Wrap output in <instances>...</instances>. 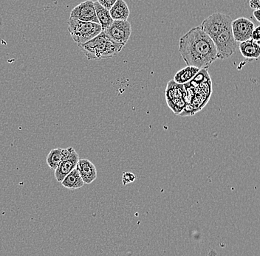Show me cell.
<instances>
[{"instance_id": "obj_1", "label": "cell", "mask_w": 260, "mask_h": 256, "mask_svg": "<svg viewBox=\"0 0 260 256\" xmlns=\"http://www.w3.org/2000/svg\"><path fill=\"white\" fill-rule=\"evenodd\" d=\"M179 52L187 66L200 69H207L217 59L214 42L201 27H193L180 38Z\"/></svg>"}, {"instance_id": "obj_11", "label": "cell", "mask_w": 260, "mask_h": 256, "mask_svg": "<svg viewBox=\"0 0 260 256\" xmlns=\"http://www.w3.org/2000/svg\"><path fill=\"white\" fill-rule=\"evenodd\" d=\"M76 168L85 184H91L96 179V167L89 160L87 159L79 160L76 165Z\"/></svg>"}, {"instance_id": "obj_22", "label": "cell", "mask_w": 260, "mask_h": 256, "mask_svg": "<svg viewBox=\"0 0 260 256\" xmlns=\"http://www.w3.org/2000/svg\"><path fill=\"white\" fill-rule=\"evenodd\" d=\"M253 16L257 22H260V9L255 10L253 11Z\"/></svg>"}, {"instance_id": "obj_3", "label": "cell", "mask_w": 260, "mask_h": 256, "mask_svg": "<svg viewBox=\"0 0 260 256\" xmlns=\"http://www.w3.org/2000/svg\"><path fill=\"white\" fill-rule=\"evenodd\" d=\"M68 24V31L78 45L89 42L102 31L100 24L84 22L76 18L70 17Z\"/></svg>"}, {"instance_id": "obj_6", "label": "cell", "mask_w": 260, "mask_h": 256, "mask_svg": "<svg viewBox=\"0 0 260 256\" xmlns=\"http://www.w3.org/2000/svg\"><path fill=\"white\" fill-rule=\"evenodd\" d=\"M184 87L174 80L170 81L166 90V98L169 106L176 114L181 113L186 106Z\"/></svg>"}, {"instance_id": "obj_23", "label": "cell", "mask_w": 260, "mask_h": 256, "mask_svg": "<svg viewBox=\"0 0 260 256\" xmlns=\"http://www.w3.org/2000/svg\"><path fill=\"white\" fill-rule=\"evenodd\" d=\"M257 42L258 45H259V46L260 47V40L259 41H256Z\"/></svg>"}, {"instance_id": "obj_19", "label": "cell", "mask_w": 260, "mask_h": 256, "mask_svg": "<svg viewBox=\"0 0 260 256\" xmlns=\"http://www.w3.org/2000/svg\"><path fill=\"white\" fill-rule=\"evenodd\" d=\"M117 0H97L98 3L101 6L105 7V9H108L110 11V9L114 6Z\"/></svg>"}, {"instance_id": "obj_20", "label": "cell", "mask_w": 260, "mask_h": 256, "mask_svg": "<svg viewBox=\"0 0 260 256\" xmlns=\"http://www.w3.org/2000/svg\"><path fill=\"white\" fill-rule=\"evenodd\" d=\"M251 39L256 42L260 40V25L253 29L251 34Z\"/></svg>"}, {"instance_id": "obj_10", "label": "cell", "mask_w": 260, "mask_h": 256, "mask_svg": "<svg viewBox=\"0 0 260 256\" xmlns=\"http://www.w3.org/2000/svg\"><path fill=\"white\" fill-rule=\"evenodd\" d=\"M70 17L76 18L84 22H95L99 24L94 2L92 0H87L76 6L71 11Z\"/></svg>"}, {"instance_id": "obj_7", "label": "cell", "mask_w": 260, "mask_h": 256, "mask_svg": "<svg viewBox=\"0 0 260 256\" xmlns=\"http://www.w3.org/2000/svg\"><path fill=\"white\" fill-rule=\"evenodd\" d=\"M104 31L114 42L124 46L131 35L132 25L127 20H114L111 25Z\"/></svg>"}, {"instance_id": "obj_8", "label": "cell", "mask_w": 260, "mask_h": 256, "mask_svg": "<svg viewBox=\"0 0 260 256\" xmlns=\"http://www.w3.org/2000/svg\"><path fill=\"white\" fill-rule=\"evenodd\" d=\"M79 160V155L73 147L65 149L64 156L55 170V177L58 182H62L65 176L76 168Z\"/></svg>"}, {"instance_id": "obj_21", "label": "cell", "mask_w": 260, "mask_h": 256, "mask_svg": "<svg viewBox=\"0 0 260 256\" xmlns=\"http://www.w3.org/2000/svg\"><path fill=\"white\" fill-rule=\"evenodd\" d=\"M249 6L252 9H260V0H250Z\"/></svg>"}, {"instance_id": "obj_9", "label": "cell", "mask_w": 260, "mask_h": 256, "mask_svg": "<svg viewBox=\"0 0 260 256\" xmlns=\"http://www.w3.org/2000/svg\"><path fill=\"white\" fill-rule=\"evenodd\" d=\"M255 25L250 19L240 17L232 20V30L236 41L242 42L251 39V34Z\"/></svg>"}, {"instance_id": "obj_4", "label": "cell", "mask_w": 260, "mask_h": 256, "mask_svg": "<svg viewBox=\"0 0 260 256\" xmlns=\"http://www.w3.org/2000/svg\"><path fill=\"white\" fill-rule=\"evenodd\" d=\"M232 23L230 16L214 13L205 19L200 27L213 40L221 32L232 27Z\"/></svg>"}, {"instance_id": "obj_5", "label": "cell", "mask_w": 260, "mask_h": 256, "mask_svg": "<svg viewBox=\"0 0 260 256\" xmlns=\"http://www.w3.org/2000/svg\"><path fill=\"white\" fill-rule=\"evenodd\" d=\"M217 49V59H225L232 57L239 47L236 41L232 27L223 30L213 40Z\"/></svg>"}, {"instance_id": "obj_13", "label": "cell", "mask_w": 260, "mask_h": 256, "mask_svg": "<svg viewBox=\"0 0 260 256\" xmlns=\"http://www.w3.org/2000/svg\"><path fill=\"white\" fill-rule=\"evenodd\" d=\"M110 13L113 20L126 21L130 14L129 7L124 0H117L110 9Z\"/></svg>"}, {"instance_id": "obj_18", "label": "cell", "mask_w": 260, "mask_h": 256, "mask_svg": "<svg viewBox=\"0 0 260 256\" xmlns=\"http://www.w3.org/2000/svg\"><path fill=\"white\" fill-rule=\"evenodd\" d=\"M122 179H123V186H126V185L129 184V183L134 182L136 180V176L133 173L124 172L123 173Z\"/></svg>"}, {"instance_id": "obj_16", "label": "cell", "mask_w": 260, "mask_h": 256, "mask_svg": "<svg viewBox=\"0 0 260 256\" xmlns=\"http://www.w3.org/2000/svg\"><path fill=\"white\" fill-rule=\"evenodd\" d=\"M201 70L199 68L192 66H187L178 71L174 77V81L178 84H185L194 79L195 76Z\"/></svg>"}, {"instance_id": "obj_15", "label": "cell", "mask_w": 260, "mask_h": 256, "mask_svg": "<svg viewBox=\"0 0 260 256\" xmlns=\"http://www.w3.org/2000/svg\"><path fill=\"white\" fill-rule=\"evenodd\" d=\"M94 6L99 24L102 26V30H105L113 23V19L110 15V11L101 6L98 2H94Z\"/></svg>"}, {"instance_id": "obj_17", "label": "cell", "mask_w": 260, "mask_h": 256, "mask_svg": "<svg viewBox=\"0 0 260 256\" xmlns=\"http://www.w3.org/2000/svg\"><path fill=\"white\" fill-rule=\"evenodd\" d=\"M65 149H54L50 151L47 157V164L50 167V169H56L57 167L59 165L63 157L64 156Z\"/></svg>"}, {"instance_id": "obj_2", "label": "cell", "mask_w": 260, "mask_h": 256, "mask_svg": "<svg viewBox=\"0 0 260 256\" xmlns=\"http://www.w3.org/2000/svg\"><path fill=\"white\" fill-rule=\"evenodd\" d=\"M88 60L107 59L121 51L123 45L114 42L102 30L95 38L78 45Z\"/></svg>"}, {"instance_id": "obj_12", "label": "cell", "mask_w": 260, "mask_h": 256, "mask_svg": "<svg viewBox=\"0 0 260 256\" xmlns=\"http://www.w3.org/2000/svg\"><path fill=\"white\" fill-rule=\"evenodd\" d=\"M240 43L238 48L244 58L256 60L260 57V47L257 42L250 39Z\"/></svg>"}, {"instance_id": "obj_14", "label": "cell", "mask_w": 260, "mask_h": 256, "mask_svg": "<svg viewBox=\"0 0 260 256\" xmlns=\"http://www.w3.org/2000/svg\"><path fill=\"white\" fill-rule=\"evenodd\" d=\"M84 184L85 183L83 181L82 178L76 168L67 175L61 182V185L64 188L71 189V190L81 189L84 186Z\"/></svg>"}]
</instances>
